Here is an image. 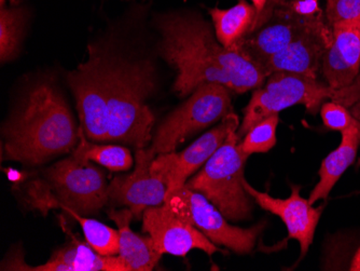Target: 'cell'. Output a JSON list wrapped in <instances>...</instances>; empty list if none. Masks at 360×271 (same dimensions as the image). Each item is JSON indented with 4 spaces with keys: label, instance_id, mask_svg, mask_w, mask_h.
<instances>
[{
    "label": "cell",
    "instance_id": "26",
    "mask_svg": "<svg viewBox=\"0 0 360 271\" xmlns=\"http://www.w3.org/2000/svg\"><path fill=\"white\" fill-rule=\"evenodd\" d=\"M333 102L339 103L343 106L351 108L353 105L360 101V68L357 77L353 84H349L347 88L333 90V96L330 99Z\"/></svg>",
    "mask_w": 360,
    "mask_h": 271
},
{
    "label": "cell",
    "instance_id": "16",
    "mask_svg": "<svg viewBox=\"0 0 360 271\" xmlns=\"http://www.w3.org/2000/svg\"><path fill=\"white\" fill-rule=\"evenodd\" d=\"M333 42L326 50L321 74L333 90L353 84L360 68V21L338 23Z\"/></svg>",
    "mask_w": 360,
    "mask_h": 271
},
{
    "label": "cell",
    "instance_id": "17",
    "mask_svg": "<svg viewBox=\"0 0 360 271\" xmlns=\"http://www.w3.org/2000/svg\"><path fill=\"white\" fill-rule=\"evenodd\" d=\"M210 14L218 42L229 49H236L245 38L255 33L272 17L273 0H269L262 12H259L246 0H238L232 8H214L210 10Z\"/></svg>",
    "mask_w": 360,
    "mask_h": 271
},
{
    "label": "cell",
    "instance_id": "29",
    "mask_svg": "<svg viewBox=\"0 0 360 271\" xmlns=\"http://www.w3.org/2000/svg\"><path fill=\"white\" fill-rule=\"evenodd\" d=\"M357 165H358V167H360V157H359V159H358Z\"/></svg>",
    "mask_w": 360,
    "mask_h": 271
},
{
    "label": "cell",
    "instance_id": "27",
    "mask_svg": "<svg viewBox=\"0 0 360 271\" xmlns=\"http://www.w3.org/2000/svg\"><path fill=\"white\" fill-rule=\"evenodd\" d=\"M250 1H252V6H254L259 12L264 11L269 4V0H250Z\"/></svg>",
    "mask_w": 360,
    "mask_h": 271
},
{
    "label": "cell",
    "instance_id": "9",
    "mask_svg": "<svg viewBox=\"0 0 360 271\" xmlns=\"http://www.w3.org/2000/svg\"><path fill=\"white\" fill-rule=\"evenodd\" d=\"M240 127V119L233 111L224 117L219 125L204 133L185 151L161 153L151 165V173L165 182L167 193L183 187L198 170L201 169L224 144L232 130Z\"/></svg>",
    "mask_w": 360,
    "mask_h": 271
},
{
    "label": "cell",
    "instance_id": "8",
    "mask_svg": "<svg viewBox=\"0 0 360 271\" xmlns=\"http://www.w3.org/2000/svg\"><path fill=\"white\" fill-rule=\"evenodd\" d=\"M165 204L179 218L205 234L212 244L224 246L238 254H248L256 246L264 225L240 228L230 225L224 214L202 194L187 186L167 193Z\"/></svg>",
    "mask_w": 360,
    "mask_h": 271
},
{
    "label": "cell",
    "instance_id": "22",
    "mask_svg": "<svg viewBox=\"0 0 360 271\" xmlns=\"http://www.w3.org/2000/svg\"><path fill=\"white\" fill-rule=\"evenodd\" d=\"M24 17L18 8H1L0 11V60L10 62L19 52Z\"/></svg>",
    "mask_w": 360,
    "mask_h": 271
},
{
    "label": "cell",
    "instance_id": "23",
    "mask_svg": "<svg viewBox=\"0 0 360 271\" xmlns=\"http://www.w3.org/2000/svg\"><path fill=\"white\" fill-rule=\"evenodd\" d=\"M280 122L278 115H271L257 123L240 139V147L246 155L268 153L276 144V129Z\"/></svg>",
    "mask_w": 360,
    "mask_h": 271
},
{
    "label": "cell",
    "instance_id": "15",
    "mask_svg": "<svg viewBox=\"0 0 360 271\" xmlns=\"http://www.w3.org/2000/svg\"><path fill=\"white\" fill-rule=\"evenodd\" d=\"M3 265V270L24 271H129L124 260L117 256H103L95 252L90 244L81 242L74 236L58 248L46 264L28 266L22 258L12 255Z\"/></svg>",
    "mask_w": 360,
    "mask_h": 271
},
{
    "label": "cell",
    "instance_id": "13",
    "mask_svg": "<svg viewBox=\"0 0 360 271\" xmlns=\"http://www.w3.org/2000/svg\"><path fill=\"white\" fill-rule=\"evenodd\" d=\"M245 190L260 208L278 216L288 230L289 238L300 244L301 258H304L312 246L315 230L323 213V206L314 208L309 199L301 197L300 185H290L291 195L286 199L274 198L255 189L244 179Z\"/></svg>",
    "mask_w": 360,
    "mask_h": 271
},
{
    "label": "cell",
    "instance_id": "24",
    "mask_svg": "<svg viewBox=\"0 0 360 271\" xmlns=\"http://www.w3.org/2000/svg\"><path fill=\"white\" fill-rule=\"evenodd\" d=\"M321 116L323 125L333 131L357 130L360 132V120L356 118L347 107L339 103L325 102L321 107Z\"/></svg>",
    "mask_w": 360,
    "mask_h": 271
},
{
    "label": "cell",
    "instance_id": "1",
    "mask_svg": "<svg viewBox=\"0 0 360 271\" xmlns=\"http://www.w3.org/2000/svg\"><path fill=\"white\" fill-rule=\"evenodd\" d=\"M89 50V60L68 74L84 137L146 149L155 123L146 103L155 91V66Z\"/></svg>",
    "mask_w": 360,
    "mask_h": 271
},
{
    "label": "cell",
    "instance_id": "30",
    "mask_svg": "<svg viewBox=\"0 0 360 271\" xmlns=\"http://www.w3.org/2000/svg\"><path fill=\"white\" fill-rule=\"evenodd\" d=\"M0 3H1V5H4V3H5V0H0Z\"/></svg>",
    "mask_w": 360,
    "mask_h": 271
},
{
    "label": "cell",
    "instance_id": "21",
    "mask_svg": "<svg viewBox=\"0 0 360 271\" xmlns=\"http://www.w3.org/2000/svg\"><path fill=\"white\" fill-rule=\"evenodd\" d=\"M75 220L80 224L86 242L91 248L103 256H117L120 251V236L118 230L105 225L98 220L84 218V215L68 210Z\"/></svg>",
    "mask_w": 360,
    "mask_h": 271
},
{
    "label": "cell",
    "instance_id": "12",
    "mask_svg": "<svg viewBox=\"0 0 360 271\" xmlns=\"http://www.w3.org/2000/svg\"><path fill=\"white\" fill-rule=\"evenodd\" d=\"M155 157L157 155L150 147L137 149L134 171L116 177L109 184V201L127 206L137 218L150 206L165 203L167 185L155 177L150 170Z\"/></svg>",
    "mask_w": 360,
    "mask_h": 271
},
{
    "label": "cell",
    "instance_id": "18",
    "mask_svg": "<svg viewBox=\"0 0 360 271\" xmlns=\"http://www.w3.org/2000/svg\"><path fill=\"white\" fill-rule=\"evenodd\" d=\"M108 216L118 227L120 236L119 256L129 266V271L153 270L163 255L153 246L150 237H143L131 229L134 214L129 209L110 210Z\"/></svg>",
    "mask_w": 360,
    "mask_h": 271
},
{
    "label": "cell",
    "instance_id": "4",
    "mask_svg": "<svg viewBox=\"0 0 360 271\" xmlns=\"http://www.w3.org/2000/svg\"><path fill=\"white\" fill-rule=\"evenodd\" d=\"M108 186L101 168L72 155L48 168L44 179L32 182L26 201L44 215L52 209L90 215L109 201Z\"/></svg>",
    "mask_w": 360,
    "mask_h": 271
},
{
    "label": "cell",
    "instance_id": "11",
    "mask_svg": "<svg viewBox=\"0 0 360 271\" xmlns=\"http://www.w3.org/2000/svg\"><path fill=\"white\" fill-rule=\"evenodd\" d=\"M325 19L323 15L312 19L299 17L286 7L284 0H273L272 17L236 49L264 70L269 58L284 50L309 26Z\"/></svg>",
    "mask_w": 360,
    "mask_h": 271
},
{
    "label": "cell",
    "instance_id": "5",
    "mask_svg": "<svg viewBox=\"0 0 360 271\" xmlns=\"http://www.w3.org/2000/svg\"><path fill=\"white\" fill-rule=\"evenodd\" d=\"M238 129L232 130L224 144L195 175L185 184L202 194L232 222L252 216L250 196L244 187V169L250 156L240 147Z\"/></svg>",
    "mask_w": 360,
    "mask_h": 271
},
{
    "label": "cell",
    "instance_id": "28",
    "mask_svg": "<svg viewBox=\"0 0 360 271\" xmlns=\"http://www.w3.org/2000/svg\"><path fill=\"white\" fill-rule=\"evenodd\" d=\"M351 113L356 117V118L359 119L360 120V101L351 107Z\"/></svg>",
    "mask_w": 360,
    "mask_h": 271
},
{
    "label": "cell",
    "instance_id": "3",
    "mask_svg": "<svg viewBox=\"0 0 360 271\" xmlns=\"http://www.w3.org/2000/svg\"><path fill=\"white\" fill-rule=\"evenodd\" d=\"M5 158L25 165H39L75 151L80 127L54 84L32 87L4 129Z\"/></svg>",
    "mask_w": 360,
    "mask_h": 271
},
{
    "label": "cell",
    "instance_id": "10",
    "mask_svg": "<svg viewBox=\"0 0 360 271\" xmlns=\"http://www.w3.org/2000/svg\"><path fill=\"white\" fill-rule=\"evenodd\" d=\"M143 230L153 239V246L162 255L186 256L192 250H200L210 256L221 252L205 234L179 218L165 203L145 210Z\"/></svg>",
    "mask_w": 360,
    "mask_h": 271
},
{
    "label": "cell",
    "instance_id": "6",
    "mask_svg": "<svg viewBox=\"0 0 360 271\" xmlns=\"http://www.w3.org/2000/svg\"><path fill=\"white\" fill-rule=\"evenodd\" d=\"M333 89L319 79L293 73L274 72L266 84L255 89L252 99L244 109V118L238 127L240 139L257 123L271 115L295 106L304 105L309 114L316 115L326 100L333 96Z\"/></svg>",
    "mask_w": 360,
    "mask_h": 271
},
{
    "label": "cell",
    "instance_id": "19",
    "mask_svg": "<svg viewBox=\"0 0 360 271\" xmlns=\"http://www.w3.org/2000/svg\"><path fill=\"white\" fill-rule=\"evenodd\" d=\"M360 144V132L349 130L342 132L341 144L335 151L329 153L321 163L319 169V182L309 195V204L328 198L333 188L339 181L342 174L353 165Z\"/></svg>",
    "mask_w": 360,
    "mask_h": 271
},
{
    "label": "cell",
    "instance_id": "20",
    "mask_svg": "<svg viewBox=\"0 0 360 271\" xmlns=\"http://www.w3.org/2000/svg\"><path fill=\"white\" fill-rule=\"evenodd\" d=\"M72 155L92 161L110 171H129L133 165L131 151L119 145L95 144L84 137L80 127V139Z\"/></svg>",
    "mask_w": 360,
    "mask_h": 271
},
{
    "label": "cell",
    "instance_id": "14",
    "mask_svg": "<svg viewBox=\"0 0 360 271\" xmlns=\"http://www.w3.org/2000/svg\"><path fill=\"white\" fill-rule=\"evenodd\" d=\"M333 28L326 22H317L282 51L269 58L264 65L268 75L274 72L293 73L319 79L323 54L333 42Z\"/></svg>",
    "mask_w": 360,
    "mask_h": 271
},
{
    "label": "cell",
    "instance_id": "7",
    "mask_svg": "<svg viewBox=\"0 0 360 271\" xmlns=\"http://www.w3.org/2000/svg\"><path fill=\"white\" fill-rule=\"evenodd\" d=\"M232 91L220 84H204L159 125L150 149L155 155L176 151L186 139L224 118L232 109Z\"/></svg>",
    "mask_w": 360,
    "mask_h": 271
},
{
    "label": "cell",
    "instance_id": "25",
    "mask_svg": "<svg viewBox=\"0 0 360 271\" xmlns=\"http://www.w3.org/2000/svg\"><path fill=\"white\" fill-rule=\"evenodd\" d=\"M326 20L330 27L338 23L360 21V0H327Z\"/></svg>",
    "mask_w": 360,
    "mask_h": 271
},
{
    "label": "cell",
    "instance_id": "2",
    "mask_svg": "<svg viewBox=\"0 0 360 271\" xmlns=\"http://www.w3.org/2000/svg\"><path fill=\"white\" fill-rule=\"evenodd\" d=\"M160 53L177 70L174 91L184 98L204 84H220L236 93L260 88L269 75L240 50L215 39L199 18L171 14L161 18Z\"/></svg>",
    "mask_w": 360,
    "mask_h": 271
}]
</instances>
